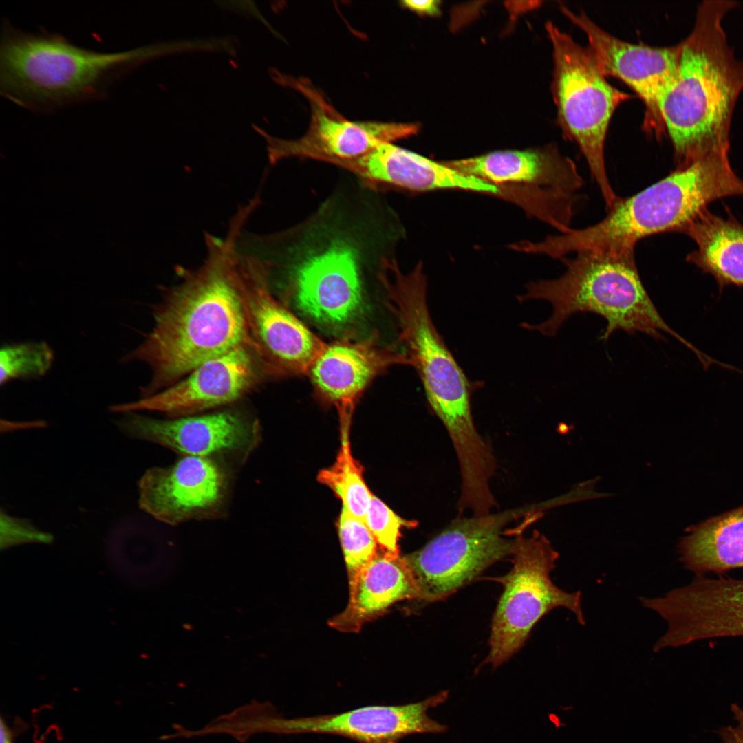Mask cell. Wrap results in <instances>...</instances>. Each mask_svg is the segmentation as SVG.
<instances>
[{
  "label": "cell",
  "instance_id": "4fadbf2b",
  "mask_svg": "<svg viewBox=\"0 0 743 743\" xmlns=\"http://www.w3.org/2000/svg\"><path fill=\"white\" fill-rule=\"evenodd\" d=\"M229 488V475L220 461L185 455L171 465L146 471L138 482V504L169 525L215 519L226 511Z\"/></svg>",
  "mask_w": 743,
  "mask_h": 743
},
{
  "label": "cell",
  "instance_id": "ac0fdd59",
  "mask_svg": "<svg viewBox=\"0 0 743 743\" xmlns=\"http://www.w3.org/2000/svg\"><path fill=\"white\" fill-rule=\"evenodd\" d=\"M356 176L366 186L400 188L414 192L460 189L497 196L500 189L475 177L464 175L442 162L431 160L391 142L367 153L335 164Z\"/></svg>",
  "mask_w": 743,
  "mask_h": 743
},
{
  "label": "cell",
  "instance_id": "d6986e66",
  "mask_svg": "<svg viewBox=\"0 0 743 743\" xmlns=\"http://www.w3.org/2000/svg\"><path fill=\"white\" fill-rule=\"evenodd\" d=\"M395 364H407L405 354L372 341L347 339L325 343L308 375L317 394L334 404L341 420H351L354 405L370 382Z\"/></svg>",
  "mask_w": 743,
  "mask_h": 743
},
{
  "label": "cell",
  "instance_id": "9c48e42d",
  "mask_svg": "<svg viewBox=\"0 0 743 743\" xmlns=\"http://www.w3.org/2000/svg\"><path fill=\"white\" fill-rule=\"evenodd\" d=\"M539 510L532 506L469 517H458L420 549L403 557L421 600L444 599L486 568L512 554L521 522Z\"/></svg>",
  "mask_w": 743,
  "mask_h": 743
},
{
  "label": "cell",
  "instance_id": "ba28073f",
  "mask_svg": "<svg viewBox=\"0 0 743 743\" xmlns=\"http://www.w3.org/2000/svg\"><path fill=\"white\" fill-rule=\"evenodd\" d=\"M511 555L509 572L491 579L504 587L491 624L490 651L484 661L494 668L517 653L536 623L555 608L567 609L579 624H585L581 592H566L552 581L559 554L544 535L534 530L529 537L517 535Z\"/></svg>",
  "mask_w": 743,
  "mask_h": 743
},
{
  "label": "cell",
  "instance_id": "8fae6325",
  "mask_svg": "<svg viewBox=\"0 0 743 743\" xmlns=\"http://www.w3.org/2000/svg\"><path fill=\"white\" fill-rule=\"evenodd\" d=\"M448 697L449 691L444 690L414 703L371 705L295 718H284L270 703L254 700L242 708L238 726L247 740L260 733H319L340 735L359 743H399L410 735L444 733L446 726L431 719L427 711L445 702Z\"/></svg>",
  "mask_w": 743,
  "mask_h": 743
},
{
  "label": "cell",
  "instance_id": "5bb4252c",
  "mask_svg": "<svg viewBox=\"0 0 743 743\" xmlns=\"http://www.w3.org/2000/svg\"><path fill=\"white\" fill-rule=\"evenodd\" d=\"M116 424L131 438L158 444L183 456L218 461L245 460L261 440L256 420L230 410L167 420L128 412Z\"/></svg>",
  "mask_w": 743,
  "mask_h": 743
},
{
  "label": "cell",
  "instance_id": "e0dca14e",
  "mask_svg": "<svg viewBox=\"0 0 743 743\" xmlns=\"http://www.w3.org/2000/svg\"><path fill=\"white\" fill-rule=\"evenodd\" d=\"M264 369L250 348L241 347L211 359L184 377L150 396L110 406L115 413L158 411L183 417L227 405L246 394Z\"/></svg>",
  "mask_w": 743,
  "mask_h": 743
},
{
  "label": "cell",
  "instance_id": "52a82bcc",
  "mask_svg": "<svg viewBox=\"0 0 743 743\" xmlns=\"http://www.w3.org/2000/svg\"><path fill=\"white\" fill-rule=\"evenodd\" d=\"M546 29L553 49L552 90L558 124L564 136L579 147L608 210L619 197L605 167L607 129L616 109L632 96L609 83L588 47L551 21Z\"/></svg>",
  "mask_w": 743,
  "mask_h": 743
},
{
  "label": "cell",
  "instance_id": "44dd1931",
  "mask_svg": "<svg viewBox=\"0 0 743 743\" xmlns=\"http://www.w3.org/2000/svg\"><path fill=\"white\" fill-rule=\"evenodd\" d=\"M697 249L687 261L714 277L720 289L734 285L743 288V224L723 218L707 208L682 230Z\"/></svg>",
  "mask_w": 743,
  "mask_h": 743
},
{
  "label": "cell",
  "instance_id": "277c9868",
  "mask_svg": "<svg viewBox=\"0 0 743 743\" xmlns=\"http://www.w3.org/2000/svg\"><path fill=\"white\" fill-rule=\"evenodd\" d=\"M164 51L162 45H152L99 52L58 34L24 31L5 19L0 41V93L28 110L54 112L105 98L116 83Z\"/></svg>",
  "mask_w": 743,
  "mask_h": 743
},
{
  "label": "cell",
  "instance_id": "484cf974",
  "mask_svg": "<svg viewBox=\"0 0 743 743\" xmlns=\"http://www.w3.org/2000/svg\"><path fill=\"white\" fill-rule=\"evenodd\" d=\"M364 522L383 550L399 554L398 541L402 527H413L416 523L407 521L372 494Z\"/></svg>",
  "mask_w": 743,
  "mask_h": 743
},
{
  "label": "cell",
  "instance_id": "ffe728a7",
  "mask_svg": "<svg viewBox=\"0 0 743 743\" xmlns=\"http://www.w3.org/2000/svg\"><path fill=\"white\" fill-rule=\"evenodd\" d=\"M380 549L349 588L348 603L343 612L329 621L331 627L356 633L394 603L407 599L421 600L416 580L403 557Z\"/></svg>",
  "mask_w": 743,
  "mask_h": 743
},
{
  "label": "cell",
  "instance_id": "83f0119b",
  "mask_svg": "<svg viewBox=\"0 0 743 743\" xmlns=\"http://www.w3.org/2000/svg\"><path fill=\"white\" fill-rule=\"evenodd\" d=\"M440 1L436 0L412 1L405 0L401 1L402 6L419 14L429 16L439 15L440 13Z\"/></svg>",
  "mask_w": 743,
  "mask_h": 743
},
{
  "label": "cell",
  "instance_id": "9a60e30c",
  "mask_svg": "<svg viewBox=\"0 0 743 743\" xmlns=\"http://www.w3.org/2000/svg\"><path fill=\"white\" fill-rule=\"evenodd\" d=\"M311 107L306 133L292 140L268 138V155L272 164L288 158L318 160L335 165L359 158L378 145L416 134V123L354 122L340 115L308 82L295 83Z\"/></svg>",
  "mask_w": 743,
  "mask_h": 743
},
{
  "label": "cell",
  "instance_id": "4316f807",
  "mask_svg": "<svg viewBox=\"0 0 743 743\" xmlns=\"http://www.w3.org/2000/svg\"><path fill=\"white\" fill-rule=\"evenodd\" d=\"M1 548L27 542H49L50 534L38 530L28 519L15 517L1 510Z\"/></svg>",
  "mask_w": 743,
  "mask_h": 743
},
{
  "label": "cell",
  "instance_id": "f1b7e54d",
  "mask_svg": "<svg viewBox=\"0 0 743 743\" xmlns=\"http://www.w3.org/2000/svg\"><path fill=\"white\" fill-rule=\"evenodd\" d=\"M727 743H743V718L740 719L729 731Z\"/></svg>",
  "mask_w": 743,
  "mask_h": 743
},
{
  "label": "cell",
  "instance_id": "5b68a950",
  "mask_svg": "<svg viewBox=\"0 0 743 743\" xmlns=\"http://www.w3.org/2000/svg\"><path fill=\"white\" fill-rule=\"evenodd\" d=\"M566 266L559 278L529 283L519 302L544 300L552 308L551 316L522 327L554 336L572 315L590 312L602 316L607 326L600 340L606 341L616 330L629 334L645 333L655 339L666 332L691 349L699 358L705 354L670 327L649 297L636 267L634 250H593L560 259Z\"/></svg>",
  "mask_w": 743,
  "mask_h": 743
},
{
  "label": "cell",
  "instance_id": "7a4b0ae2",
  "mask_svg": "<svg viewBox=\"0 0 743 743\" xmlns=\"http://www.w3.org/2000/svg\"><path fill=\"white\" fill-rule=\"evenodd\" d=\"M245 222L235 216L224 239L206 234L204 263L186 272L155 309L151 332L122 358L141 360L151 369V380L141 389L142 397L235 349L246 347L257 354L240 292L237 244Z\"/></svg>",
  "mask_w": 743,
  "mask_h": 743
},
{
  "label": "cell",
  "instance_id": "7c38bea8",
  "mask_svg": "<svg viewBox=\"0 0 743 743\" xmlns=\"http://www.w3.org/2000/svg\"><path fill=\"white\" fill-rule=\"evenodd\" d=\"M239 254L241 297L265 371L279 376L307 374L325 343L275 297L263 268Z\"/></svg>",
  "mask_w": 743,
  "mask_h": 743
},
{
  "label": "cell",
  "instance_id": "3957f363",
  "mask_svg": "<svg viewBox=\"0 0 743 743\" xmlns=\"http://www.w3.org/2000/svg\"><path fill=\"white\" fill-rule=\"evenodd\" d=\"M737 2L706 0L691 32L681 43L675 76L658 102L677 166L714 150L729 149V133L743 90V61L730 47L722 25Z\"/></svg>",
  "mask_w": 743,
  "mask_h": 743
},
{
  "label": "cell",
  "instance_id": "7402d4cb",
  "mask_svg": "<svg viewBox=\"0 0 743 743\" xmlns=\"http://www.w3.org/2000/svg\"><path fill=\"white\" fill-rule=\"evenodd\" d=\"M684 568L701 575L743 568V506L687 529L678 545Z\"/></svg>",
  "mask_w": 743,
  "mask_h": 743
},
{
  "label": "cell",
  "instance_id": "cb8c5ba5",
  "mask_svg": "<svg viewBox=\"0 0 743 743\" xmlns=\"http://www.w3.org/2000/svg\"><path fill=\"white\" fill-rule=\"evenodd\" d=\"M54 360L51 347L45 342L30 341L3 346L0 352V383L14 379L37 378L45 374Z\"/></svg>",
  "mask_w": 743,
  "mask_h": 743
},
{
  "label": "cell",
  "instance_id": "f546056e",
  "mask_svg": "<svg viewBox=\"0 0 743 743\" xmlns=\"http://www.w3.org/2000/svg\"><path fill=\"white\" fill-rule=\"evenodd\" d=\"M1 743H13V733L6 722L1 718Z\"/></svg>",
  "mask_w": 743,
  "mask_h": 743
},
{
  "label": "cell",
  "instance_id": "603a6c76",
  "mask_svg": "<svg viewBox=\"0 0 743 743\" xmlns=\"http://www.w3.org/2000/svg\"><path fill=\"white\" fill-rule=\"evenodd\" d=\"M349 425L341 424V446L336 461L330 467L321 470L317 479L335 493L343 507L364 521L372 493L364 480L363 467L352 453Z\"/></svg>",
  "mask_w": 743,
  "mask_h": 743
},
{
  "label": "cell",
  "instance_id": "30bf717a",
  "mask_svg": "<svg viewBox=\"0 0 743 743\" xmlns=\"http://www.w3.org/2000/svg\"><path fill=\"white\" fill-rule=\"evenodd\" d=\"M443 162L464 175L505 188L510 202L558 230L570 226L583 180L574 162L557 148L495 151Z\"/></svg>",
  "mask_w": 743,
  "mask_h": 743
},
{
  "label": "cell",
  "instance_id": "2e32d148",
  "mask_svg": "<svg viewBox=\"0 0 743 743\" xmlns=\"http://www.w3.org/2000/svg\"><path fill=\"white\" fill-rule=\"evenodd\" d=\"M561 10L585 34L604 74L619 78L638 95L645 107V128L661 138L665 131L658 102L675 76L681 43L664 47L630 43L610 34L583 12L576 13L564 6Z\"/></svg>",
  "mask_w": 743,
  "mask_h": 743
},
{
  "label": "cell",
  "instance_id": "6da1fadb",
  "mask_svg": "<svg viewBox=\"0 0 743 743\" xmlns=\"http://www.w3.org/2000/svg\"><path fill=\"white\" fill-rule=\"evenodd\" d=\"M397 236L365 205L327 199L306 219L286 230L258 235L249 255L282 275L299 312L331 332H346L366 311L367 270L393 257Z\"/></svg>",
  "mask_w": 743,
  "mask_h": 743
},
{
  "label": "cell",
  "instance_id": "d4e9b609",
  "mask_svg": "<svg viewBox=\"0 0 743 743\" xmlns=\"http://www.w3.org/2000/svg\"><path fill=\"white\" fill-rule=\"evenodd\" d=\"M337 528L350 588L360 571L374 558L379 548L365 522L344 507Z\"/></svg>",
  "mask_w": 743,
  "mask_h": 743
},
{
  "label": "cell",
  "instance_id": "8992f818",
  "mask_svg": "<svg viewBox=\"0 0 743 743\" xmlns=\"http://www.w3.org/2000/svg\"><path fill=\"white\" fill-rule=\"evenodd\" d=\"M406 356L422 382L427 402L444 426L458 462L475 463L489 446L477 432L471 398L475 385L445 344L431 319L422 262L409 273L394 261L380 278Z\"/></svg>",
  "mask_w": 743,
  "mask_h": 743
}]
</instances>
